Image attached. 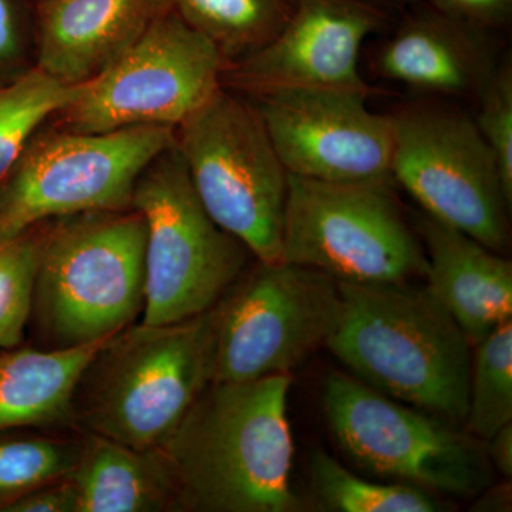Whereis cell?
Masks as SVG:
<instances>
[{
  "label": "cell",
  "mask_w": 512,
  "mask_h": 512,
  "mask_svg": "<svg viewBox=\"0 0 512 512\" xmlns=\"http://www.w3.org/2000/svg\"><path fill=\"white\" fill-rule=\"evenodd\" d=\"M291 375L211 382L161 450L181 511L292 512Z\"/></svg>",
  "instance_id": "obj_1"
},
{
  "label": "cell",
  "mask_w": 512,
  "mask_h": 512,
  "mask_svg": "<svg viewBox=\"0 0 512 512\" xmlns=\"http://www.w3.org/2000/svg\"><path fill=\"white\" fill-rule=\"evenodd\" d=\"M339 289L330 352L377 392L464 423L473 346L429 286L339 282Z\"/></svg>",
  "instance_id": "obj_2"
},
{
  "label": "cell",
  "mask_w": 512,
  "mask_h": 512,
  "mask_svg": "<svg viewBox=\"0 0 512 512\" xmlns=\"http://www.w3.org/2000/svg\"><path fill=\"white\" fill-rule=\"evenodd\" d=\"M215 336V306L180 322L120 330L80 373L72 426L138 450L163 447L214 380Z\"/></svg>",
  "instance_id": "obj_3"
},
{
  "label": "cell",
  "mask_w": 512,
  "mask_h": 512,
  "mask_svg": "<svg viewBox=\"0 0 512 512\" xmlns=\"http://www.w3.org/2000/svg\"><path fill=\"white\" fill-rule=\"evenodd\" d=\"M146 222L134 208L92 211L37 225L32 313L40 349L111 338L144 308Z\"/></svg>",
  "instance_id": "obj_4"
},
{
  "label": "cell",
  "mask_w": 512,
  "mask_h": 512,
  "mask_svg": "<svg viewBox=\"0 0 512 512\" xmlns=\"http://www.w3.org/2000/svg\"><path fill=\"white\" fill-rule=\"evenodd\" d=\"M175 147L211 220L256 261L282 262L289 174L255 104L222 86L175 128Z\"/></svg>",
  "instance_id": "obj_5"
},
{
  "label": "cell",
  "mask_w": 512,
  "mask_h": 512,
  "mask_svg": "<svg viewBox=\"0 0 512 512\" xmlns=\"http://www.w3.org/2000/svg\"><path fill=\"white\" fill-rule=\"evenodd\" d=\"M174 144L170 127L77 133L43 126L0 180V241L55 218L131 208L140 175Z\"/></svg>",
  "instance_id": "obj_6"
},
{
  "label": "cell",
  "mask_w": 512,
  "mask_h": 512,
  "mask_svg": "<svg viewBox=\"0 0 512 512\" xmlns=\"http://www.w3.org/2000/svg\"><path fill=\"white\" fill-rule=\"evenodd\" d=\"M131 208L147 231L141 323L165 325L207 312L244 275L251 252L211 220L175 144L140 175Z\"/></svg>",
  "instance_id": "obj_7"
},
{
  "label": "cell",
  "mask_w": 512,
  "mask_h": 512,
  "mask_svg": "<svg viewBox=\"0 0 512 512\" xmlns=\"http://www.w3.org/2000/svg\"><path fill=\"white\" fill-rule=\"evenodd\" d=\"M335 183L289 174L282 262L348 284L426 278L427 256L389 185Z\"/></svg>",
  "instance_id": "obj_8"
},
{
  "label": "cell",
  "mask_w": 512,
  "mask_h": 512,
  "mask_svg": "<svg viewBox=\"0 0 512 512\" xmlns=\"http://www.w3.org/2000/svg\"><path fill=\"white\" fill-rule=\"evenodd\" d=\"M323 410L343 454L373 476L457 497H473L493 483L487 451L471 434L357 377L330 373Z\"/></svg>",
  "instance_id": "obj_9"
},
{
  "label": "cell",
  "mask_w": 512,
  "mask_h": 512,
  "mask_svg": "<svg viewBox=\"0 0 512 512\" xmlns=\"http://www.w3.org/2000/svg\"><path fill=\"white\" fill-rule=\"evenodd\" d=\"M228 63L173 8L165 10L56 117L77 133L177 128L222 87Z\"/></svg>",
  "instance_id": "obj_10"
},
{
  "label": "cell",
  "mask_w": 512,
  "mask_h": 512,
  "mask_svg": "<svg viewBox=\"0 0 512 512\" xmlns=\"http://www.w3.org/2000/svg\"><path fill=\"white\" fill-rule=\"evenodd\" d=\"M392 181L427 217L495 252L507 251L511 204L476 121L447 107L413 104L390 114Z\"/></svg>",
  "instance_id": "obj_11"
},
{
  "label": "cell",
  "mask_w": 512,
  "mask_h": 512,
  "mask_svg": "<svg viewBox=\"0 0 512 512\" xmlns=\"http://www.w3.org/2000/svg\"><path fill=\"white\" fill-rule=\"evenodd\" d=\"M342 295L332 276L306 266L259 262L215 305L212 382H248L289 375L326 345Z\"/></svg>",
  "instance_id": "obj_12"
},
{
  "label": "cell",
  "mask_w": 512,
  "mask_h": 512,
  "mask_svg": "<svg viewBox=\"0 0 512 512\" xmlns=\"http://www.w3.org/2000/svg\"><path fill=\"white\" fill-rule=\"evenodd\" d=\"M372 94L281 89L251 97L288 174L335 183H393L392 119L367 107Z\"/></svg>",
  "instance_id": "obj_13"
},
{
  "label": "cell",
  "mask_w": 512,
  "mask_h": 512,
  "mask_svg": "<svg viewBox=\"0 0 512 512\" xmlns=\"http://www.w3.org/2000/svg\"><path fill=\"white\" fill-rule=\"evenodd\" d=\"M384 19L370 0H296L278 35L228 64L222 86L248 97L281 89L373 94L360 74V52Z\"/></svg>",
  "instance_id": "obj_14"
},
{
  "label": "cell",
  "mask_w": 512,
  "mask_h": 512,
  "mask_svg": "<svg viewBox=\"0 0 512 512\" xmlns=\"http://www.w3.org/2000/svg\"><path fill=\"white\" fill-rule=\"evenodd\" d=\"M33 8L35 67L79 86L103 72L170 0H40Z\"/></svg>",
  "instance_id": "obj_15"
},
{
  "label": "cell",
  "mask_w": 512,
  "mask_h": 512,
  "mask_svg": "<svg viewBox=\"0 0 512 512\" xmlns=\"http://www.w3.org/2000/svg\"><path fill=\"white\" fill-rule=\"evenodd\" d=\"M487 33L429 8L376 50L373 72L426 96L478 97L497 67Z\"/></svg>",
  "instance_id": "obj_16"
},
{
  "label": "cell",
  "mask_w": 512,
  "mask_h": 512,
  "mask_svg": "<svg viewBox=\"0 0 512 512\" xmlns=\"http://www.w3.org/2000/svg\"><path fill=\"white\" fill-rule=\"evenodd\" d=\"M427 247V286L476 346L512 319V264L457 229L420 220Z\"/></svg>",
  "instance_id": "obj_17"
},
{
  "label": "cell",
  "mask_w": 512,
  "mask_h": 512,
  "mask_svg": "<svg viewBox=\"0 0 512 512\" xmlns=\"http://www.w3.org/2000/svg\"><path fill=\"white\" fill-rule=\"evenodd\" d=\"M76 512L181 511L173 473L161 448L138 450L82 433L73 470Z\"/></svg>",
  "instance_id": "obj_18"
},
{
  "label": "cell",
  "mask_w": 512,
  "mask_h": 512,
  "mask_svg": "<svg viewBox=\"0 0 512 512\" xmlns=\"http://www.w3.org/2000/svg\"><path fill=\"white\" fill-rule=\"evenodd\" d=\"M106 340L73 349L0 350V433L72 426L74 387Z\"/></svg>",
  "instance_id": "obj_19"
},
{
  "label": "cell",
  "mask_w": 512,
  "mask_h": 512,
  "mask_svg": "<svg viewBox=\"0 0 512 512\" xmlns=\"http://www.w3.org/2000/svg\"><path fill=\"white\" fill-rule=\"evenodd\" d=\"M170 5L231 64L278 35L296 0H170Z\"/></svg>",
  "instance_id": "obj_20"
},
{
  "label": "cell",
  "mask_w": 512,
  "mask_h": 512,
  "mask_svg": "<svg viewBox=\"0 0 512 512\" xmlns=\"http://www.w3.org/2000/svg\"><path fill=\"white\" fill-rule=\"evenodd\" d=\"M313 490L326 510L339 512H437L446 501L426 488L404 483H373L350 473L335 458L315 451L311 458Z\"/></svg>",
  "instance_id": "obj_21"
},
{
  "label": "cell",
  "mask_w": 512,
  "mask_h": 512,
  "mask_svg": "<svg viewBox=\"0 0 512 512\" xmlns=\"http://www.w3.org/2000/svg\"><path fill=\"white\" fill-rule=\"evenodd\" d=\"M80 87L59 82L37 67L0 86V180L30 138L79 96Z\"/></svg>",
  "instance_id": "obj_22"
},
{
  "label": "cell",
  "mask_w": 512,
  "mask_h": 512,
  "mask_svg": "<svg viewBox=\"0 0 512 512\" xmlns=\"http://www.w3.org/2000/svg\"><path fill=\"white\" fill-rule=\"evenodd\" d=\"M474 348L464 426L471 436L488 441L512 421V320Z\"/></svg>",
  "instance_id": "obj_23"
},
{
  "label": "cell",
  "mask_w": 512,
  "mask_h": 512,
  "mask_svg": "<svg viewBox=\"0 0 512 512\" xmlns=\"http://www.w3.org/2000/svg\"><path fill=\"white\" fill-rule=\"evenodd\" d=\"M79 450L80 439L0 433V512L29 491L66 477Z\"/></svg>",
  "instance_id": "obj_24"
},
{
  "label": "cell",
  "mask_w": 512,
  "mask_h": 512,
  "mask_svg": "<svg viewBox=\"0 0 512 512\" xmlns=\"http://www.w3.org/2000/svg\"><path fill=\"white\" fill-rule=\"evenodd\" d=\"M37 225L0 241V350L22 345L32 313L37 268Z\"/></svg>",
  "instance_id": "obj_25"
},
{
  "label": "cell",
  "mask_w": 512,
  "mask_h": 512,
  "mask_svg": "<svg viewBox=\"0 0 512 512\" xmlns=\"http://www.w3.org/2000/svg\"><path fill=\"white\" fill-rule=\"evenodd\" d=\"M478 131L493 154L505 197L512 204V66L497 64L484 89L478 94Z\"/></svg>",
  "instance_id": "obj_26"
},
{
  "label": "cell",
  "mask_w": 512,
  "mask_h": 512,
  "mask_svg": "<svg viewBox=\"0 0 512 512\" xmlns=\"http://www.w3.org/2000/svg\"><path fill=\"white\" fill-rule=\"evenodd\" d=\"M35 67V20L29 0H0V86Z\"/></svg>",
  "instance_id": "obj_27"
},
{
  "label": "cell",
  "mask_w": 512,
  "mask_h": 512,
  "mask_svg": "<svg viewBox=\"0 0 512 512\" xmlns=\"http://www.w3.org/2000/svg\"><path fill=\"white\" fill-rule=\"evenodd\" d=\"M429 8L471 28L490 32L507 25L512 0H427Z\"/></svg>",
  "instance_id": "obj_28"
},
{
  "label": "cell",
  "mask_w": 512,
  "mask_h": 512,
  "mask_svg": "<svg viewBox=\"0 0 512 512\" xmlns=\"http://www.w3.org/2000/svg\"><path fill=\"white\" fill-rule=\"evenodd\" d=\"M76 507V491L66 476L29 491L2 512H76Z\"/></svg>",
  "instance_id": "obj_29"
},
{
  "label": "cell",
  "mask_w": 512,
  "mask_h": 512,
  "mask_svg": "<svg viewBox=\"0 0 512 512\" xmlns=\"http://www.w3.org/2000/svg\"><path fill=\"white\" fill-rule=\"evenodd\" d=\"M488 460L505 477L512 476V424H507L503 429L488 440Z\"/></svg>",
  "instance_id": "obj_30"
},
{
  "label": "cell",
  "mask_w": 512,
  "mask_h": 512,
  "mask_svg": "<svg viewBox=\"0 0 512 512\" xmlns=\"http://www.w3.org/2000/svg\"><path fill=\"white\" fill-rule=\"evenodd\" d=\"M511 505V487L494 488L493 491L483 494L481 500L476 504L480 511H507Z\"/></svg>",
  "instance_id": "obj_31"
},
{
  "label": "cell",
  "mask_w": 512,
  "mask_h": 512,
  "mask_svg": "<svg viewBox=\"0 0 512 512\" xmlns=\"http://www.w3.org/2000/svg\"><path fill=\"white\" fill-rule=\"evenodd\" d=\"M30 3H33V5H36L37 2H40V0H29Z\"/></svg>",
  "instance_id": "obj_32"
}]
</instances>
